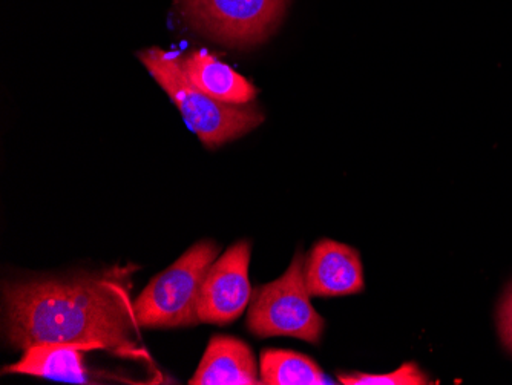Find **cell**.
Returning <instances> with one entry per match:
<instances>
[{"instance_id": "1", "label": "cell", "mask_w": 512, "mask_h": 385, "mask_svg": "<svg viewBox=\"0 0 512 385\" xmlns=\"http://www.w3.org/2000/svg\"><path fill=\"white\" fill-rule=\"evenodd\" d=\"M129 269L76 280H36L4 286V330L14 349L80 344L123 356L142 355L129 300Z\"/></svg>"}, {"instance_id": "2", "label": "cell", "mask_w": 512, "mask_h": 385, "mask_svg": "<svg viewBox=\"0 0 512 385\" xmlns=\"http://www.w3.org/2000/svg\"><path fill=\"white\" fill-rule=\"evenodd\" d=\"M138 59L171 97L189 128L207 148H217L238 139L264 122L263 114L255 108L226 105L200 91L184 74L174 54L161 48H149L138 53Z\"/></svg>"}, {"instance_id": "3", "label": "cell", "mask_w": 512, "mask_h": 385, "mask_svg": "<svg viewBox=\"0 0 512 385\" xmlns=\"http://www.w3.org/2000/svg\"><path fill=\"white\" fill-rule=\"evenodd\" d=\"M220 254L214 241L203 240L189 247L171 267L152 278L134 301L138 326L172 329L201 323L198 316L204 278Z\"/></svg>"}, {"instance_id": "4", "label": "cell", "mask_w": 512, "mask_h": 385, "mask_svg": "<svg viewBox=\"0 0 512 385\" xmlns=\"http://www.w3.org/2000/svg\"><path fill=\"white\" fill-rule=\"evenodd\" d=\"M306 260L296 254L286 274L256 290L247 313V329L260 338L290 336L318 344L324 318L310 303L304 275Z\"/></svg>"}, {"instance_id": "5", "label": "cell", "mask_w": 512, "mask_h": 385, "mask_svg": "<svg viewBox=\"0 0 512 385\" xmlns=\"http://www.w3.org/2000/svg\"><path fill=\"white\" fill-rule=\"evenodd\" d=\"M195 30L232 47L263 42L278 27L287 0H175Z\"/></svg>"}, {"instance_id": "6", "label": "cell", "mask_w": 512, "mask_h": 385, "mask_svg": "<svg viewBox=\"0 0 512 385\" xmlns=\"http://www.w3.org/2000/svg\"><path fill=\"white\" fill-rule=\"evenodd\" d=\"M250 255L249 241H238L212 264L204 278L198 304L201 323L226 326L243 315L253 297L249 281Z\"/></svg>"}, {"instance_id": "7", "label": "cell", "mask_w": 512, "mask_h": 385, "mask_svg": "<svg viewBox=\"0 0 512 385\" xmlns=\"http://www.w3.org/2000/svg\"><path fill=\"white\" fill-rule=\"evenodd\" d=\"M310 297H345L364 289V267L355 247L333 240L313 246L304 266Z\"/></svg>"}, {"instance_id": "8", "label": "cell", "mask_w": 512, "mask_h": 385, "mask_svg": "<svg viewBox=\"0 0 512 385\" xmlns=\"http://www.w3.org/2000/svg\"><path fill=\"white\" fill-rule=\"evenodd\" d=\"M192 385L261 384L252 350L234 336L217 335L209 341Z\"/></svg>"}, {"instance_id": "9", "label": "cell", "mask_w": 512, "mask_h": 385, "mask_svg": "<svg viewBox=\"0 0 512 385\" xmlns=\"http://www.w3.org/2000/svg\"><path fill=\"white\" fill-rule=\"evenodd\" d=\"M181 68L200 91L218 102L243 106L256 97V88L246 77L206 50L189 54Z\"/></svg>"}, {"instance_id": "10", "label": "cell", "mask_w": 512, "mask_h": 385, "mask_svg": "<svg viewBox=\"0 0 512 385\" xmlns=\"http://www.w3.org/2000/svg\"><path fill=\"white\" fill-rule=\"evenodd\" d=\"M89 350L80 344H37L23 350L22 359L5 367L4 373L37 376L53 381L86 384L88 370L83 362V352Z\"/></svg>"}, {"instance_id": "11", "label": "cell", "mask_w": 512, "mask_h": 385, "mask_svg": "<svg viewBox=\"0 0 512 385\" xmlns=\"http://www.w3.org/2000/svg\"><path fill=\"white\" fill-rule=\"evenodd\" d=\"M260 379L267 385L333 384L309 356L278 349L261 353Z\"/></svg>"}, {"instance_id": "12", "label": "cell", "mask_w": 512, "mask_h": 385, "mask_svg": "<svg viewBox=\"0 0 512 385\" xmlns=\"http://www.w3.org/2000/svg\"><path fill=\"white\" fill-rule=\"evenodd\" d=\"M339 382L345 385H425L430 384V379L419 369L416 362H407L398 370L385 375L359 372L339 375Z\"/></svg>"}, {"instance_id": "13", "label": "cell", "mask_w": 512, "mask_h": 385, "mask_svg": "<svg viewBox=\"0 0 512 385\" xmlns=\"http://www.w3.org/2000/svg\"><path fill=\"white\" fill-rule=\"evenodd\" d=\"M499 329L503 341L512 352V289L509 290L499 312Z\"/></svg>"}]
</instances>
